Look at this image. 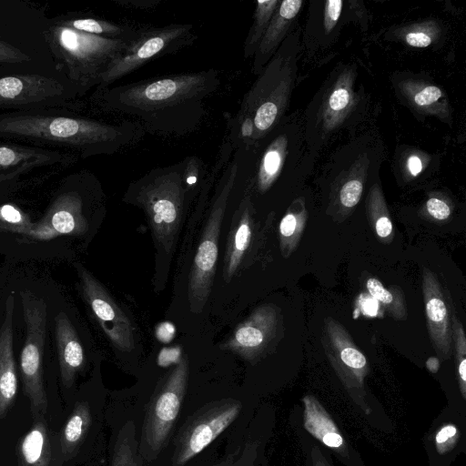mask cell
<instances>
[{"label":"cell","instance_id":"6da1fadb","mask_svg":"<svg viewBox=\"0 0 466 466\" xmlns=\"http://www.w3.org/2000/svg\"><path fill=\"white\" fill-rule=\"evenodd\" d=\"M218 71L169 74L96 90L93 99L105 111L130 116L145 133L184 136L204 119L206 100L219 87Z\"/></svg>","mask_w":466,"mask_h":466},{"label":"cell","instance_id":"7a4b0ae2","mask_svg":"<svg viewBox=\"0 0 466 466\" xmlns=\"http://www.w3.org/2000/svg\"><path fill=\"white\" fill-rule=\"evenodd\" d=\"M139 123L61 116L11 113L0 115V137L62 144L77 148L83 157L117 153L142 139Z\"/></svg>","mask_w":466,"mask_h":466},{"label":"cell","instance_id":"3957f363","mask_svg":"<svg viewBox=\"0 0 466 466\" xmlns=\"http://www.w3.org/2000/svg\"><path fill=\"white\" fill-rule=\"evenodd\" d=\"M190 192L184 182L181 160L149 170L129 185L124 199L145 211L154 238L169 252L182 218L186 197Z\"/></svg>","mask_w":466,"mask_h":466},{"label":"cell","instance_id":"277c9868","mask_svg":"<svg viewBox=\"0 0 466 466\" xmlns=\"http://www.w3.org/2000/svg\"><path fill=\"white\" fill-rule=\"evenodd\" d=\"M45 35L57 65L80 94L98 86L101 76L133 37L106 38L58 23L51 25Z\"/></svg>","mask_w":466,"mask_h":466},{"label":"cell","instance_id":"5b68a950","mask_svg":"<svg viewBox=\"0 0 466 466\" xmlns=\"http://www.w3.org/2000/svg\"><path fill=\"white\" fill-rule=\"evenodd\" d=\"M238 171V164L235 160L222 174L194 257L188 282V301L191 310L195 313L202 311L212 289L220 228Z\"/></svg>","mask_w":466,"mask_h":466},{"label":"cell","instance_id":"8992f818","mask_svg":"<svg viewBox=\"0 0 466 466\" xmlns=\"http://www.w3.org/2000/svg\"><path fill=\"white\" fill-rule=\"evenodd\" d=\"M197 39L198 35L191 24L137 27L125 50L101 76L96 90L109 87L154 58L172 55L192 46Z\"/></svg>","mask_w":466,"mask_h":466},{"label":"cell","instance_id":"52a82bcc","mask_svg":"<svg viewBox=\"0 0 466 466\" xmlns=\"http://www.w3.org/2000/svg\"><path fill=\"white\" fill-rule=\"evenodd\" d=\"M188 380V361L184 357L157 385L147 406L139 451L143 460H155L167 446L178 417Z\"/></svg>","mask_w":466,"mask_h":466},{"label":"cell","instance_id":"ba28073f","mask_svg":"<svg viewBox=\"0 0 466 466\" xmlns=\"http://www.w3.org/2000/svg\"><path fill=\"white\" fill-rule=\"evenodd\" d=\"M26 336L20 355V370L25 395L35 416L46 414L47 398L43 380V359L46 327V303L30 290L20 292Z\"/></svg>","mask_w":466,"mask_h":466},{"label":"cell","instance_id":"9c48e42d","mask_svg":"<svg viewBox=\"0 0 466 466\" xmlns=\"http://www.w3.org/2000/svg\"><path fill=\"white\" fill-rule=\"evenodd\" d=\"M241 403L227 398L213 400L189 416L175 438L174 466H183L213 442L238 416Z\"/></svg>","mask_w":466,"mask_h":466},{"label":"cell","instance_id":"30bf717a","mask_svg":"<svg viewBox=\"0 0 466 466\" xmlns=\"http://www.w3.org/2000/svg\"><path fill=\"white\" fill-rule=\"evenodd\" d=\"M325 353L338 377L358 406L366 414L370 408L364 399L369 363L351 336L339 321L327 318L321 337Z\"/></svg>","mask_w":466,"mask_h":466},{"label":"cell","instance_id":"8fae6325","mask_svg":"<svg viewBox=\"0 0 466 466\" xmlns=\"http://www.w3.org/2000/svg\"><path fill=\"white\" fill-rule=\"evenodd\" d=\"M84 297L99 326L117 350L130 352L135 348L134 327L104 286L80 263H76Z\"/></svg>","mask_w":466,"mask_h":466},{"label":"cell","instance_id":"7c38bea8","mask_svg":"<svg viewBox=\"0 0 466 466\" xmlns=\"http://www.w3.org/2000/svg\"><path fill=\"white\" fill-rule=\"evenodd\" d=\"M302 405L303 428L309 436L329 453H334L345 466H365L343 431L315 396L305 395Z\"/></svg>","mask_w":466,"mask_h":466},{"label":"cell","instance_id":"4fadbf2b","mask_svg":"<svg viewBox=\"0 0 466 466\" xmlns=\"http://www.w3.org/2000/svg\"><path fill=\"white\" fill-rule=\"evenodd\" d=\"M278 313V309L271 304H264L255 309L236 327L220 348L249 361L257 359L277 335L279 320Z\"/></svg>","mask_w":466,"mask_h":466},{"label":"cell","instance_id":"5bb4252c","mask_svg":"<svg viewBox=\"0 0 466 466\" xmlns=\"http://www.w3.org/2000/svg\"><path fill=\"white\" fill-rule=\"evenodd\" d=\"M65 86L40 75L0 77V108H26L51 103L64 96Z\"/></svg>","mask_w":466,"mask_h":466},{"label":"cell","instance_id":"9a60e30c","mask_svg":"<svg viewBox=\"0 0 466 466\" xmlns=\"http://www.w3.org/2000/svg\"><path fill=\"white\" fill-rule=\"evenodd\" d=\"M86 229L83 199L77 192L73 191L60 196L45 217L38 223H34L25 237L35 240H48L61 235H80Z\"/></svg>","mask_w":466,"mask_h":466},{"label":"cell","instance_id":"2e32d148","mask_svg":"<svg viewBox=\"0 0 466 466\" xmlns=\"http://www.w3.org/2000/svg\"><path fill=\"white\" fill-rule=\"evenodd\" d=\"M422 292L427 327L433 349L441 359L448 360L452 345L450 314L440 282L427 268L422 272Z\"/></svg>","mask_w":466,"mask_h":466},{"label":"cell","instance_id":"e0dca14e","mask_svg":"<svg viewBox=\"0 0 466 466\" xmlns=\"http://www.w3.org/2000/svg\"><path fill=\"white\" fill-rule=\"evenodd\" d=\"M15 297L5 302V319L0 329V420L10 410L17 392V377L13 351Z\"/></svg>","mask_w":466,"mask_h":466},{"label":"cell","instance_id":"ac0fdd59","mask_svg":"<svg viewBox=\"0 0 466 466\" xmlns=\"http://www.w3.org/2000/svg\"><path fill=\"white\" fill-rule=\"evenodd\" d=\"M253 205L248 195L245 196L236 209L228 232L225 257L224 279L229 282L241 265L252 238Z\"/></svg>","mask_w":466,"mask_h":466},{"label":"cell","instance_id":"d6986e66","mask_svg":"<svg viewBox=\"0 0 466 466\" xmlns=\"http://www.w3.org/2000/svg\"><path fill=\"white\" fill-rule=\"evenodd\" d=\"M301 5L300 0H286L279 3L253 56L254 74L259 75L272 58Z\"/></svg>","mask_w":466,"mask_h":466},{"label":"cell","instance_id":"ffe728a7","mask_svg":"<svg viewBox=\"0 0 466 466\" xmlns=\"http://www.w3.org/2000/svg\"><path fill=\"white\" fill-rule=\"evenodd\" d=\"M56 342L62 382L70 387L83 367L84 350L68 317L60 312L55 318Z\"/></svg>","mask_w":466,"mask_h":466},{"label":"cell","instance_id":"44dd1931","mask_svg":"<svg viewBox=\"0 0 466 466\" xmlns=\"http://www.w3.org/2000/svg\"><path fill=\"white\" fill-rule=\"evenodd\" d=\"M57 161H60L58 152L0 144V182Z\"/></svg>","mask_w":466,"mask_h":466},{"label":"cell","instance_id":"7402d4cb","mask_svg":"<svg viewBox=\"0 0 466 466\" xmlns=\"http://www.w3.org/2000/svg\"><path fill=\"white\" fill-rule=\"evenodd\" d=\"M91 421L92 418L87 403H77L61 435V448L65 455L72 457L76 454L85 440Z\"/></svg>","mask_w":466,"mask_h":466},{"label":"cell","instance_id":"603a6c76","mask_svg":"<svg viewBox=\"0 0 466 466\" xmlns=\"http://www.w3.org/2000/svg\"><path fill=\"white\" fill-rule=\"evenodd\" d=\"M284 150V139L279 137L262 155L255 178V186L259 193H265L277 180L283 165Z\"/></svg>","mask_w":466,"mask_h":466},{"label":"cell","instance_id":"cb8c5ba5","mask_svg":"<svg viewBox=\"0 0 466 466\" xmlns=\"http://www.w3.org/2000/svg\"><path fill=\"white\" fill-rule=\"evenodd\" d=\"M63 26L106 38H131L137 27L96 18H76L58 22Z\"/></svg>","mask_w":466,"mask_h":466},{"label":"cell","instance_id":"d4e9b609","mask_svg":"<svg viewBox=\"0 0 466 466\" xmlns=\"http://www.w3.org/2000/svg\"><path fill=\"white\" fill-rule=\"evenodd\" d=\"M142 461L136 424L128 420L117 432L111 466H142Z\"/></svg>","mask_w":466,"mask_h":466},{"label":"cell","instance_id":"484cf974","mask_svg":"<svg viewBox=\"0 0 466 466\" xmlns=\"http://www.w3.org/2000/svg\"><path fill=\"white\" fill-rule=\"evenodd\" d=\"M307 211L304 207L289 208L279 223V232L282 255L289 257L298 243L306 226Z\"/></svg>","mask_w":466,"mask_h":466},{"label":"cell","instance_id":"4316f807","mask_svg":"<svg viewBox=\"0 0 466 466\" xmlns=\"http://www.w3.org/2000/svg\"><path fill=\"white\" fill-rule=\"evenodd\" d=\"M279 1H257L253 15V23L244 42V57L254 56L259 42L268 26V24L277 10Z\"/></svg>","mask_w":466,"mask_h":466},{"label":"cell","instance_id":"83f0119b","mask_svg":"<svg viewBox=\"0 0 466 466\" xmlns=\"http://www.w3.org/2000/svg\"><path fill=\"white\" fill-rule=\"evenodd\" d=\"M47 436L44 424H35L21 443L23 465L45 466L47 461Z\"/></svg>","mask_w":466,"mask_h":466},{"label":"cell","instance_id":"f1b7e54d","mask_svg":"<svg viewBox=\"0 0 466 466\" xmlns=\"http://www.w3.org/2000/svg\"><path fill=\"white\" fill-rule=\"evenodd\" d=\"M366 287L370 294L384 306L393 319L397 320L407 319V308L400 289H387L376 278L368 279Z\"/></svg>","mask_w":466,"mask_h":466},{"label":"cell","instance_id":"f546056e","mask_svg":"<svg viewBox=\"0 0 466 466\" xmlns=\"http://www.w3.org/2000/svg\"><path fill=\"white\" fill-rule=\"evenodd\" d=\"M368 214L370 226L377 237L385 243H390L394 236L392 221L380 191L370 192Z\"/></svg>","mask_w":466,"mask_h":466},{"label":"cell","instance_id":"4dcf8cb0","mask_svg":"<svg viewBox=\"0 0 466 466\" xmlns=\"http://www.w3.org/2000/svg\"><path fill=\"white\" fill-rule=\"evenodd\" d=\"M461 439L459 423L442 422L433 432L432 437H430V447L440 457H445L454 451Z\"/></svg>","mask_w":466,"mask_h":466},{"label":"cell","instance_id":"1f68e13d","mask_svg":"<svg viewBox=\"0 0 466 466\" xmlns=\"http://www.w3.org/2000/svg\"><path fill=\"white\" fill-rule=\"evenodd\" d=\"M33 227L30 218L17 207L11 204L0 206V229L26 236Z\"/></svg>","mask_w":466,"mask_h":466},{"label":"cell","instance_id":"d6a6232c","mask_svg":"<svg viewBox=\"0 0 466 466\" xmlns=\"http://www.w3.org/2000/svg\"><path fill=\"white\" fill-rule=\"evenodd\" d=\"M452 338L454 339L459 388L462 399H466V338L461 322L453 318Z\"/></svg>","mask_w":466,"mask_h":466},{"label":"cell","instance_id":"836d02e7","mask_svg":"<svg viewBox=\"0 0 466 466\" xmlns=\"http://www.w3.org/2000/svg\"><path fill=\"white\" fill-rule=\"evenodd\" d=\"M302 446L306 454L304 466H334L330 453L319 443L312 441L310 436L302 435Z\"/></svg>","mask_w":466,"mask_h":466},{"label":"cell","instance_id":"e575fe53","mask_svg":"<svg viewBox=\"0 0 466 466\" xmlns=\"http://www.w3.org/2000/svg\"><path fill=\"white\" fill-rule=\"evenodd\" d=\"M363 185L360 181L353 179L348 181L341 187L339 200L343 207L350 208L355 207L362 195Z\"/></svg>","mask_w":466,"mask_h":466},{"label":"cell","instance_id":"d590c367","mask_svg":"<svg viewBox=\"0 0 466 466\" xmlns=\"http://www.w3.org/2000/svg\"><path fill=\"white\" fill-rule=\"evenodd\" d=\"M31 58L15 46L0 40V65L16 64L29 61Z\"/></svg>","mask_w":466,"mask_h":466},{"label":"cell","instance_id":"8d00e7d4","mask_svg":"<svg viewBox=\"0 0 466 466\" xmlns=\"http://www.w3.org/2000/svg\"><path fill=\"white\" fill-rule=\"evenodd\" d=\"M426 208L431 217L436 220H446L451 213V207L438 198H431L426 202Z\"/></svg>","mask_w":466,"mask_h":466},{"label":"cell","instance_id":"74e56055","mask_svg":"<svg viewBox=\"0 0 466 466\" xmlns=\"http://www.w3.org/2000/svg\"><path fill=\"white\" fill-rule=\"evenodd\" d=\"M342 1L330 0L326 2L324 12V25L329 31L338 22L342 9Z\"/></svg>","mask_w":466,"mask_h":466},{"label":"cell","instance_id":"f35d334b","mask_svg":"<svg viewBox=\"0 0 466 466\" xmlns=\"http://www.w3.org/2000/svg\"><path fill=\"white\" fill-rule=\"evenodd\" d=\"M441 96V89L437 86H430L414 96V102L418 106H425L436 102Z\"/></svg>","mask_w":466,"mask_h":466},{"label":"cell","instance_id":"ab89813d","mask_svg":"<svg viewBox=\"0 0 466 466\" xmlns=\"http://www.w3.org/2000/svg\"><path fill=\"white\" fill-rule=\"evenodd\" d=\"M350 102V93L345 87H339L333 91L329 99V106L333 111L344 109Z\"/></svg>","mask_w":466,"mask_h":466},{"label":"cell","instance_id":"60d3db41","mask_svg":"<svg viewBox=\"0 0 466 466\" xmlns=\"http://www.w3.org/2000/svg\"><path fill=\"white\" fill-rule=\"evenodd\" d=\"M181 359L179 347L163 348L157 357V363L161 367H167L174 363L177 364Z\"/></svg>","mask_w":466,"mask_h":466},{"label":"cell","instance_id":"b9f144b4","mask_svg":"<svg viewBox=\"0 0 466 466\" xmlns=\"http://www.w3.org/2000/svg\"><path fill=\"white\" fill-rule=\"evenodd\" d=\"M175 332L176 329L174 325L167 321L158 324L156 328V337L158 340L164 343L171 341L174 338Z\"/></svg>","mask_w":466,"mask_h":466},{"label":"cell","instance_id":"7bdbcfd3","mask_svg":"<svg viewBox=\"0 0 466 466\" xmlns=\"http://www.w3.org/2000/svg\"><path fill=\"white\" fill-rule=\"evenodd\" d=\"M408 45L415 47H426L431 43V38L422 32H411L406 35Z\"/></svg>","mask_w":466,"mask_h":466},{"label":"cell","instance_id":"ee69618b","mask_svg":"<svg viewBox=\"0 0 466 466\" xmlns=\"http://www.w3.org/2000/svg\"><path fill=\"white\" fill-rule=\"evenodd\" d=\"M118 5L133 8L149 9L160 4L161 0H114Z\"/></svg>","mask_w":466,"mask_h":466},{"label":"cell","instance_id":"f6af8a7d","mask_svg":"<svg viewBox=\"0 0 466 466\" xmlns=\"http://www.w3.org/2000/svg\"><path fill=\"white\" fill-rule=\"evenodd\" d=\"M408 169L412 176H417L422 168L420 159L416 156H410L408 158Z\"/></svg>","mask_w":466,"mask_h":466},{"label":"cell","instance_id":"bcb514c9","mask_svg":"<svg viewBox=\"0 0 466 466\" xmlns=\"http://www.w3.org/2000/svg\"><path fill=\"white\" fill-rule=\"evenodd\" d=\"M426 366L428 370L431 372H437L439 370V360L437 358L431 357L428 359L426 362Z\"/></svg>","mask_w":466,"mask_h":466},{"label":"cell","instance_id":"7dc6e473","mask_svg":"<svg viewBox=\"0 0 466 466\" xmlns=\"http://www.w3.org/2000/svg\"><path fill=\"white\" fill-rule=\"evenodd\" d=\"M213 466H223V464H217V465H213Z\"/></svg>","mask_w":466,"mask_h":466}]
</instances>
